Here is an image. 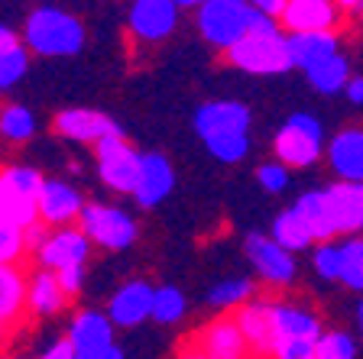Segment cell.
Here are the masks:
<instances>
[{
  "mask_svg": "<svg viewBox=\"0 0 363 359\" xmlns=\"http://www.w3.org/2000/svg\"><path fill=\"white\" fill-rule=\"evenodd\" d=\"M224 59L234 68L247 72V75H286L292 68L289 59V33L279 26V20H269V16L259 13L253 30L234 45L227 49Z\"/></svg>",
  "mask_w": 363,
  "mask_h": 359,
  "instance_id": "6da1fadb",
  "label": "cell"
},
{
  "mask_svg": "<svg viewBox=\"0 0 363 359\" xmlns=\"http://www.w3.org/2000/svg\"><path fill=\"white\" fill-rule=\"evenodd\" d=\"M23 42L45 59L78 55L84 45V23L59 7H39L23 23Z\"/></svg>",
  "mask_w": 363,
  "mask_h": 359,
  "instance_id": "7a4b0ae2",
  "label": "cell"
},
{
  "mask_svg": "<svg viewBox=\"0 0 363 359\" xmlns=\"http://www.w3.org/2000/svg\"><path fill=\"white\" fill-rule=\"evenodd\" d=\"M257 10L250 7L247 0H208L204 7L195 10L198 33L204 36V42L227 52L234 49L257 23Z\"/></svg>",
  "mask_w": 363,
  "mask_h": 359,
  "instance_id": "3957f363",
  "label": "cell"
},
{
  "mask_svg": "<svg viewBox=\"0 0 363 359\" xmlns=\"http://www.w3.org/2000/svg\"><path fill=\"white\" fill-rule=\"evenodd\" d=\"M325 127L311 113H292L272 139V152L289 169H308L325 156Z\"/></svg>",
  "mask_w": 363,
  "mask_h": 359,
  "instance_id": "277c9868",
  "label": "cell"
},
{
  "mask_svg": "<svg viewBox=\"0 0 363 359\" xmlns=\"http://www.w3.org/2000/svg\"><path fill=\"white\" fill-rule=\"evenodd\" d=\"M43 175L26 165H7L0 169V217H7L16 227L39 224V191Z\"/></svg>",
  "mask_w": 363,
  "mask_h": 359,
  "instance_id": "5b68a950",
  "label": "cell"
},
{
  "mask_svg": "<svg viewBox=\"0 0 363 359\" xmlns=\"http://www.w3.org/2000/svg\"><path fill=\"white\" fill-rule=\"evenodd\" d=\"M94 156H98L101 181L117 195H133L136 181H140L143 152H136L127 142V136H104L101 142H94Z\"/></svg>",
  "mask_w": 363,
  "mask_h": 359,
  "instance_id": "8992f818",
  "label": "cell"
},
{
  "mask_svg": "<svg viewBox=\"0 0 363 359\" xmlns=\"http://www.w3.org/2000/svg\"><path fill=\"white\" fill-rule=\"evenodd\" d=\"M78 227L88 233V239L94 246H104V249H127L136 243V220L121 207L88 204Z\"/></svg>",
  "mask_w": 363,
  "mask_h": 359,
  "instance_id": "52a82bcc",
  "label": "cell"
},
{
  "mask_svg": "<svg viewBox=\"0 0 363 359\" xmlns=\"http://www.w3.org/2000/svg\"><path fill=\"white\" fill-rule=\"evenodd\" d=\"M243 249H247V256H250V266L257 269V275L263 278L266 285H272V288H289V285L295 282V272H298L295 256L289 253V249H282L272 237L250 233Z\"/></svg>",
  "mask_w": 363,
  "mask_h": 359,
  "instance_id": "ba28073f",
  "label": "cell"
},
{
  "mask_svg": "<svg viewBox=\"0 0 363 359\" xmlns=\"http://www.w3.org/2000/svg\"><path fill=\"white\" fill-rule=\"evenodd\" d=\"M127 26L133 39L156 45L172 36L179 26V4L175 0H133Z\"/></svg>",
  "mask_w": 363,
  "mask_h": 359,
  "instance_id": "9c48e42d",
  "label": "cell"
},
{
  "mask_svg": "<svg viewBox=\"0 0 363 359\" xmlns=\"http://www.w3.org/2000/svg\"><path fill=\"white\" fill-rule=\"evenodd\" d=\"M344 10L337 0H289L279 26L286 33H337Z\"/></svg>",
  "mask_w": 363,
  "mask_h": 359,
  "instance_id": "30bf717a",
  "label": "cell"
},
{
  "mask_svg": "<svg viewBox=\"0 0 363 359\" xmlns=\"http://www.w3.org/2000/svg\"><path fill=\"white\" fill-rule=\"evenodd\" d=\"M84 198L78 195V188H72L68 181L45 178L43 191H39V220L45 227H72L75 220H82L84 214Z\"/></svg>",
  "mask_w": 363,
  "mask_h": 359,
  "instance_id": "8fae6325",
  "label": "cell"
},
{
  "mask_svg": "<svg viewBox=\"0 0 363 359\" xmlns=\"http://www.w3.org/2000/svg\"><path fill=\"white\" fill-rule=\"evenodd\" d=\"M52 127L59 136L75 142H101L104 136H123V130L117 127V120H111L101 110H88V107H68V110L55 113Z\"/></svg>",
  "mask_w": 363,
  "mask_h": 359,
  "instance_id": "7c38bea8",
  "label": "cell"
},
{
  "mask_svg": "<svg viewBox=\"0 0 363 359\" xmlns=\"http://www.w3.org/2000/svg\"><path fill=\"white\" fill-rule=\"evenodd\" d=\"M325 191L337 239L363 237V181H334Z\"/></svg>",
  "mask_w": 363,
  "mask_h": 359,
  "instance_id": "4fadbf2b",
  "label": "cell"
},
{
  "mask_svg": "<svg viewBox=\"0 0 363 359\" xmlns=\"http://www.w3.org/2000/svg\"><path fill=\"white\" fill-rule=\"evenodd\" d=\"M39 262L43 269H68V266H84L91 256V239L82 227H59V230L49 233V239L39 249Z\"/></svg>",
  "mask_w": 363,
  "mask_h": 359,
  "instance_id": "5bb4252c",
  "label": "cell"
},
{
  "mask_svg": "<svg viewBox=\"0 0 363 359\" xmlns=\"http://www.w3.org/2000/svg\"><path fill=\"white\" fill-rule=\"evenodd\" d=\"M152 295H156V288L143 278L121 285L107 304V317L113 321V327H140L146 317H152Z\"/></svg>",
  "mask_w": 363,
  "mask_h": 359,
  "instance_id": "9a60e30c",
  "label": "cell"
},
{
  "mask_svg": "<svg viewBox=\"0 0 363 359\" xmlns=\"http://www.w3.org/2000/svg\"><path fill=\"white\" fill-rule=\"evenodd\" d=\"M328 169L337 181H363V127H344L328 139Z\"/></svg>",
  "mask_w": 363,
  "mask_h": 359,
  "instance_id": "2e32d148",
  "label": "cell"
},
{
  "mask_svg": "<svg viewBox=\"0 0 363 359\" xmlns=\"http://www.w3.org/2000/svg\"><path fill=\"white\" fill-rule=\"evenodd\" d=\"M250 130V107L240 101H208L195 110V133L201 139L224 133H247Z\"/></svg>",
  "mask_w": 363,
  "mask_h": 359,
  "instance_id": "e0dca14e",
  "label": "cell"
},
{
  "mask_svg": "<svg viewBox=\"0 0 363 359\" xmlns=\"http://www.w3.org/2000/svg\"><path fill=\"white\" fill-rule=\"evenodd\" d=\"M175 188V169L162 152H143V165H140V181H136L133 201L140 207H156L169 198Z\"/></svg>",
  "mask_w": 363,
  "mask_h": 359,
  "instance_id": "ac0fdd59",
  "label": "cell"
},
{
  "mask_svg": "<svg viewBox=\"0 0 363 359\" xmlns=\"http://www.w3.org/2000/svg\"><path fill=\"white\" fill-rule=\"evenodd\" d=\"M234 317H237V324H240L250 350L272 356V350H276V301L253 298L250 304H243Z\"/></svg>",
  "mask_w": 363,
  "mask_h": 359,
  "instance_id": "d6986e66",
  "label": "cell"
},
{
  "mask_svg": "<svg viewBox=\"0 0 363 359\" xmlns=\"http://www.w3.org/2000/svg\"><path fill=\"white\" fill-rule=\"evenodd\" d=\"M198 350L208 359H247L250 343L237 317H218L198 334Z\"/></svg>",
  "mask_w": 363,
  "mask_h": 359,
  "instance_id": "ffe728a7",
  "label": "cell"
},
{
  "mask_svg": "<svg viewBox=\"0 0 363 359\" xmlns=\"http://www.w3.org/2000/svg\"><path fill=\"white\" fill-rule=\"evenodd\" d=\"M340 52V33H289V59L292 68L311 72L315 65Z\"/></svg>",
  "mask_w": 363,
  "mask_h": 359,
  "instance_id": "44dd1931",
  "label": "cell"
},
{
  "mask_svg": "<svg viewBox=\"0 0 363 359\" xmlns=\"http://www.w3.org/2000/svg\"><path fill=\"white\" fill-rule=\"evenodd\" d=\"M321 334H325V327H321L318 314L298 304L276 301V346L286 340H318Z\"/></svg>",
  "mask_w": 363,
  "mask_h": 359,
  "instance_id": "7402d4cb",
  "label": "cell"
},
{
  "mask_svg": "<svg viewBox=\"0 0 363 359\" xmlns=\"http://www.w3.org/2000/svg\"><path fill=\"white\" fill-rule=\"evenodd\" d=\"M68 340L75 343L78 353L113 346V321L107 314H101V311H82L68 327Z\"/></svg>",
  "mask_w": 363,
  "mask_h": 359,
  "instance_id": "603a6c76",
  "label": "cell"
},
{
  "mask_svg": "<svg viewBox=\"0 0 363 359\" xmlns=\"http://www.w3.org/2000/svg\"><path fill=\"white\" fill-rule=\"evenodd\" d=\"M23 307H30V282L23 278L20 266H0V321L16 324Z\"/></svg>",
  "mask_w": 363,
  "mask_h": 359,
  "instance_id": "cb8c5ba5",
  "label": "cell"
},
{
  "mask_svg": "<svg viewBox=\"0 0 363 359\" xmlns=\"http://www.w3.org/2000/svg\"><path fill=\"white\" fill-rule=\"evenodd\" d=\"M292 207L302 214V220L308 224V230L315 233L318 243H331V239H337V233H334V220H331V204H328L325 188H311V191H305Z\"/></svg>",
  "mask_w": 363,
  "mask_h": 359,
  "instance_id": "d4e9b609",
  "label": "cell"
},
{
  "mask_svg": "<svg viewBox=\"0 0 363 359\" xmlns=\"http://www.w3.org/2000/svg\"><path fill=\"white\" fill-rule=\"evenodd\" d=\"M276 243H279L282 249H289V253H302V249H311L318 246V239L315 233L308 230V224L302 220V214L295 207L282 210L279 217L272 220V233H269Z\"/></svg>",
  "mask_w": 363,
  "mask_h": 359,
  "instance_id": "484cf974",
  "label": "cell"
},
{
  "mask_svg": "<svg viewBox=\"0 0 363 359\" xmlns=\"http://www.w3.org/2000/svg\"><path fill=\"white\" fill-rule=\"evenodd\" d=\"M65 298L68 295L62 292L59 275H55L52 269H43L30 278V311L33 314H39V317L55 314V311L65 307Z\"/></svg>",
  "mask_w": 363,
  "mask_h": 359,
  "instance_id": "4316f807",
  "label": "cell"
},
{
  "mask_svg": "<svg viewBox=\"0 0 363 359\" xmlns=\"http://www.w3.org/2000/svg\"><path fill=\"white\" fill-rule=\"evenodd\" d=\"M305 78H308V84L318 94H337V91L347 88V81L354 75H350L347 55L337 52L334 59H328V62H321V65H315L311 72H305Z\"/></svg>",
  "mask_w": 363,
  "mask_h": 359,
  "instance_id": "83f0119b",
  "label": "cell"
},
{
  "mask_svg": "<svg viewBox=\"0 0 363 359\" xmlns=\"http://www.w3.org/2000/svg\"><path fill=\"white\" fill-rule=\"evenodd\" d=\"M253 298H257V285L250 278H224L208 292V304L220 307V311H240Z\"/></svg>",
  "mask_w": 363,
  "mask_h": 359,
  "instance_id": "f1b7e54d",
  "label": "cell"
},
{
  "mask_svg": "<svg viewBox=\"0 0 363 359\" xmlns=\"http://www.w3.org/2000/svg\"><path fill=\"white\" fill-rule=\"evenodd\" d=\"M36 133V117L23 104H7L0 110V136L7 142H26Z\"/></svg>",
  "mask_w": 363,
  "mask_h": 359,
  "instance_id": "f546056e",
  "label": "cell"
},
{
  "mask_svg": "<svg viewBox=\"0 0 363 359\" xmlns=\"http://www.w3.org/2000/svg\"><path fill=\"white\" fill-rule=\"evenodd\" d=\"M30 68V49L26 42H10L0 49V91H10Z\"/></svg>",
  "mask_w": 363,
  "mask_h": 359,
  "instance_id": "4dcf8cb0",
  "label": "cell"
},
{
  "mask_svg": "<svg viewBox=\"0 0 363 359\" xmlns=\"http://www.w3.org/2000/svg\"><path fill=\"white\" fill-rule=\"evenodd\" d=\"M311 266L325 282H340L344 275V239H331V243H318Z\"/></svg>",
  "mask_w": 363,
  "mask_h": 359,
  "instance_id": "1f68e13d",
  "label": "cell"
},
{
  "mask_svg": "<svg viewBox=\"0 0 363 359\" xmlns=\"http://www.w3.org/2000/svg\"><path fill=\"white\" fill-rule=\"evenodd\" d=\"M185 314V295L172 285H159L152 295V321L156 324H175Z\"/></svg>",
  "mask_w": 363,
  "mask_h": 359,
  "instance_id": "d6a6232c",
  "label": "cell"
},
{
  "mask_svg": "<svg viewBox=\"0 0 363 359\" xmlns=\"http://www.w3.org/2000/svg\"><path fill=\"white\" fill-rule=\"evenodd\" d=\"M30 253L26 249V230L0 217V266H20V259Z\"/></svg>",
  "mask_w": 363,
  "mask_h": 359,
  "instance_id": "836d02e7",
  "label": "cell"
},
{
  "mask_svg": "<svg viewBox=\"0 0 363 359\" xmlns=\"http://www.w3.org/2000/svg\"><path fill=\"white\" fill-rule=\"evenodd\" d=\"M208 152H211L218 162H240L247 159L250 152V136L247 133H224V136H211V139H204Z\"/></svg>",
  "mask_w": 363,
  "mask_h": 359,
  "instance_id": "e575fe53",
  "label": "cell"
},
{
  "mask_svg": "<svg viewBox=\"0 0 363 359\" xmlns=\"http://www.w3.org/2000/svg\"><path fill=\"white\" fill-rule=\"evenodd\" d=\"M315 359H357V343L344 330H325L315 343Z\"/></svg>",
  "mask_w": 363,
  "mask_h": 359,
  "instance_id": "d590c367",
  "label": "cell"
},
{
  "mask_svg": "<svg viewBox=\"0 0 363 359\" xmlns=\"http://www.w3.org/2000/svg\"><path fill=\"white\" fill-rule=\"evenodd\" d=\"M340 285H347L350 292L363 295V237L344 239V275Z\"/></svg>",
  "mask_w": 363,
  "mask_h": 359,
  "instance_id": "8d00e7d4",
  "label": "cell"
},
{
  "mask_svg": "<svg viewBox=\"0 0 363 359\" xmlns=\"http://www.w3.org/2000/svg\"><path fill=\"white\" fill-rule=\"evenodd\" d=\"M289 178H292V169L289 165H282L279 159L276 162H263L257 169V181L263 191H269V195H282L289 188Z\"/></svg>",
  "mask_w": 363,
  "mask_h": 359,
  "instance_id": "74e56055",
  "label": "cell"
},
{
  "mask_svg": "<svg viewBox=\"0 0 363 359\" xmlns=\"http://www.w3.org/2000/svg\"><path fill=\"white\" fill-rule=\"evenodd\" d=\"M315 343L318 340H286L272 350L269 359H315Z\"/></svg>",
  "mask_w": 363,
  "mask_h": 359,
  "instance_id": "f35d334b",
  "label": "cell"
},
{
  "mask_svg": "<svg viewBox=\"0 0 363 359\" xmlns=\"http://www.w3.org/2000/svg\"><path fill=\"white\" fill-rule=\"evenodd\" d=\"M55 275H59L62 292H65L68 298H75V295L82 292V285H84V266H68V269H59Z\"/></svg>",
  "mask_w": 363,
  "mask_h": 359,
  "instance_id": "ab89813d",
  "label": "cell"
},
{
  "mask_svg": "<svg viewBox=\"0 0 363 359\" xmlns=\"http://www.w3.org/2000/svg\"><path fill=\"white\" fill-rule=\"evenodd\" d=\"M247 4L257 10V13L269 16V20H279V16L286 13V4H289V0H247Z\"/></svg>",
  "mask_w": 363,
  "mask_h": 359,
  "instance_id": "60d3db41",
  "label": "cell"
},
{
  "mask_svg": "<svg viewBox=\"0 0 363 359\" xmlns=\"http://www.w3.org/2000/svg\"><path fill=\"white\" fill-rule=\"evenodd\" d=\"M78 356V350H75V343H72V340H55L52 346H49V350L43 353V356L39 359H75Z\"/></svg>",
  "mask_w": 363,
  "mask_h": 359,
  "instance_id": "b9f144b4",
  "label": "cell"
},
{
  "mask_svg": "<svg viewBox=\"0 0 363 359\" xmlns=\"http://www.w3.org/2000/svg\"><path fill=\"white\" fill-rule=\"evenodd\" d=\"M45 239H49V230H45L43 220H39V224H33V227H26V249H30V253H39Z\"/></svg>",
  "mask_w": 363,
  "mask_h": 359,
  "instance_id": "7bdbcfd3",
  "label": "cell"
},
{
  "mask_svg": "<svg viewBox=\"0 0 363 359\" xmlns=\"http://www.w3.org/2000/svg\"><path fill=\"white\" fill-rule=\"evenodd\" d=\"M344 94H347V101L354 107H363V75H354L347 81V88H344Z\"/></svg>",
  "mask_w": 363,
  "mask_h": 359,
  "instance_id": "ee69618b",
  "label": "cell"
},
{
  "mask_svg": "<svg viewBox=\"0 0 363 359\" xmlns=\"http://www.w3.org/2000/svg\"><path fill=\"white\" fill-rule=\"evenodd\" d=\"M75 359H123L121 346L113 343V346H104V350H88V353H78Z\"/></svg>",
  "mask_w": 363,
  "mask_h": 359,
  "instance_id": "f6af8a7d",
  "label": "cell"
},
{
  "mask_svg": "<svg viewBox=\"0 0 363 359\" xmlns=\"http://www.w3.org/2000/svg\"><path fill=\"white\" fill-rule=\"evenodd\" d=\"M10 42H20V36L10 30L7 23H0V49H4V45H10Z\"/></svg>",
  "mask_w": 363,
  "mask_h": 359,
  "instance_id": "bcb514c9",
  "label": "cell"
},
{
  "mask_svg": "<svg viewBox=\"0 0 363 359\" xmlns=\"http://www.w3.org/2000/svg\"><path fill=\"white\" fill-rule=\"evenodd\" d=\"M179 4V10H198V7H204L208 0H175Z\"/></svg>",
  "mask_w": 363,
  "mask_h": 359,
  "instance_id": "7dc6e473",
  "label": "cell"
},
{
  "mask_svg": "<svg viewBox=\"0 0 363 359\" xmlns=\"http://www.w3.org/2000/svg\"><path fill=\"white\" fill-rule=\"evenodd\" d=\"M340 4V10H344V13H354L357 7H360V0H337Z\"/></svg>",
  "mask_w": 363,
  "mask_h": 359,
  "instance_id": "c3c4849f",
  "label": "cell"
},
{
  "mask_svg": "<svg viewBox=\"0 0 363 359\" xmlns=\"http://www.w3.org/2000/svg\"><path fill=\"white\" fill-rule=\"evenodd\" d=\"M179 359H208V356H204L201 350H189V353H182Z\"/></svg>",
  "mask_w": 363,
  "mask_h": 359,
  "instance_id": "681fc988",
  "label": "cell"
},
{
  "mask_svg": "<svg viewBox=\"0 0 363 359\" xmlns=\"http://www.w3.org/2000/svg\"><path fill=\"white\" fill-rule=\"evenodd\" d=\"M357 327H360V337H363V301H360V307H357Z\"/></svg>",
  "mask_w": 363,
  "mask_h": 359,
  "instance_id": "f907efd6",
  "label": "cell"
},
{
  "mask_svg": "<svg viewBox=\"0 0 363 359\" xmlns=\"http://www.w3.org/2000/svg\"><path fill=\"white\" fill-rule=\"evenodd\" d=\"M7 327H10V324H4V321H0V346L7 343Z\"/></svg>",
  "mask_w": 363,
  "mask_h": 359,
  "instance_id": "816d5d0a",
  "label": "cell"
},
{
  "mask_svg": "<svg viewBox=\"0 0 363 359\" xmlns=\"http://www.w3.org/2000/svg\"><path fill=\"white\" fill-rule=\"evenodd\" d=\"M354 16H357V20H360V23H363V0H360V7H357V10H354Z\"/></svg>",
  "mask_w": 363,
  "mask_h": 359,
  "instance_id": "f5cc1de1",
  "label": "cell"
}]
</instances>
